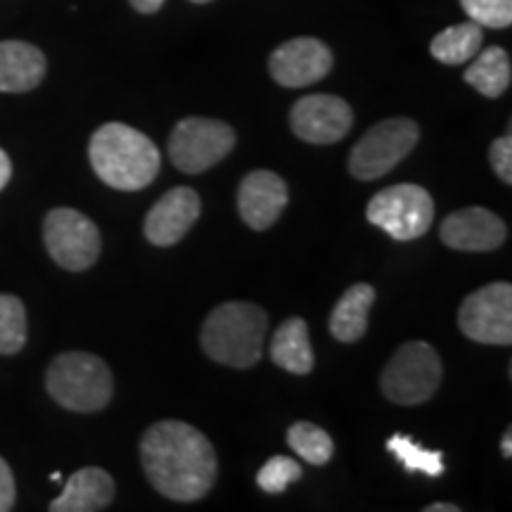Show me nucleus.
I'll list each match as a JSON object with an SVG mask.
<instances>
[{
  "label": "nucleus",
  "mask_w": 512,
  "mask_h": 512,
  "mask_svg": "<svg viewBox=\"0 0 512 512\" xmlns=\"http://www.w3.org/2000/svg\"><path fill=\"white\" fill-rule=\"evenodd\" d=\"M375 304V287L368 283L351 285L339 297L330 313V332L337 342H358L368 330V313Z\"/></svg>",
  "instance_id": "obj_18"
},
{
  "label": "nucleus",
  "mask_w": 512,
  "mask_h": 512,
  "mask_svg": "<svg viewBox=\"0 0 512 512\" xmlns=\"http://www.w3.org/2000/svg\"><path fill=\"white\" fill-rule=\"evenodd\" d=\"M88 157L102 183L124 192L147 188L162 166L157 145L138 128L119 121H110L93 133Z\"/></svg>",
  "instance_id": "obj_2"
},
{
  "label": "nucleus",
  "mask_w": 512,
  "mask_h": 512,
  "mask_svg": "<svg viewBox=\"0 0 512 512\" xmlns=\"http://www.w3.org/2000/svg\"><path fill=\"white\" fill-rule=\"evenodd\" d=\"M131 5L138 12H143V15H152V12H157L159 8H162L164 0H131Z\"/></svg>",
  "instance_id": "obj_30"
},
{
  "label": "nucleus",
  "mask_w": 512,
  "mask_h": 512,
  "mask_svg": "<svg viewBox=\"0 0 512 512\" xmlns=\"http://www.w3.org/2000/svg\"><path fill=\"white\" fill-rule=\"evenodd\" d=\"M287 444L299 458L311 465H325L332 460L335 444L325 430L313 425V422H294L287 430Z\"/></svg>",
  "instance_id": "obj_23"
},
{
  "label": "nucleus",
  "mask_w": 512,
  "mask_h": 512,
  "mask_svg": "<svg viewBox=\"0 0 512 512\" xmlns=\"http://www.w3.org/2000/svg\"><path fill=\"white\" fill-rule=\"evenodd\" d=\"M387 451L394 453L408 472H422L427 477L444 475V453L420 446L408 434H394V437H389Z\"/></svg>",
  "instance_id": "obj_22"
},
{
  "label": "nucleus",
  "mask_w": 512,
  "mask_h": 512,
  "mask_svg": "<svg viewBox=\"0 0 512 512\" xmlns=\"http://www.w3.org/2000/svg\"><path fill=\"white\" fill-rule=\"evenodd\" d=\"M460 5L479 27L505 29L512 24V0H460Z\"/></svg>",
  "instance_id": "obj_26"
},
{
  "label": "nucleus",
  "mask_w": 512,
  "mask_h": 512,
  "mask_svg": "<svg viewBox=\"0 0 512 512\" xmlns=\"http://www.w3.org/2000/svg\"><path fill=\"white\" fill-rule=\"evenodd\" d=\"M202 202L192 188H174L145 216V238L157 247H171L181 242L200 219Z\"/></svg>",
  "instance_id": "obj_14"
},
{
  "label": "nucleus",
  "mask_w": 512,
  "mask_h": 512,
  "mask_svg": "<svg viewBox=\"0 0 512 512\" xmlns=\"http://www.w3.org/2000/svg\"><path fill=\"white\" fill-rule=\"evenodd\" d=\"M444 366L427 342H408L382 370V394L399 406H420L437 394Z\"/></svg>",
  "instance_id": "obj_5"
},
{
  "label": "nucleus",
  "mask_w": 512,
  "mask_h": 512,
  "mask_svg": "<svg viewBox=\"0 0 512 512\" xmlns=\"http://www.w3.org/2000/svg\"><path fill=\"white\" fill-rule=\"evenodd\" d=\"M268 316L261 306L249 302H226L216 306L204 320L200 342L209 358L228 368H252L264 356Z\"/></svg>",
  "instance_id": "obj_3"
},
{
  "label": "nucleus",
  "mask_w": 512,
  "mask_h": 512,
  "mask_svg": "<svg viewBox=\"0 0 512 512\" xmlns=\"http://www.w3.org/2000/svg\"><path fill=\"white\" fill-rule=\"evenodd\" d=\"M302 479V465L297 460L287 456H273L266 460V465L261 467L259 475H256V484L266 491V494H283L287 486Z\"/></svg>",
  "instance_id": "obj_25"
},
{
  "label": "nucleus",
  "mask_w": 512,
  "mask_h": 512,
  "mask_svg": "<svg viewBox=\"0 0 512 512\" xmlns=\"http://www.w3.org/2000/svg\"><path fill=\"white\" fill-rule=\"evenodd\" d=\"M290 126L294 136L304 143L332 145L339 143L354 126V112L347 100L337 95L316 93L294 102L290 112Z\"/></svg>",
  "instance_id": "obj_11"
},
{
  "label": "nucleus",
  "mask_w": 512,
  "mask_h": 512,
  "mask_svg": "<svg viewBox=\"0 0 512 512\" xmlns=\"http://www.w3.org/2000/svg\"><path fill=\"white\" fill-rule=\"evenodd\" d=\"M501 453L505 458L512 456V430H505L503 439H501Z\"/></svg>",
  "instance_id": "obj_32"
},
{
  "label": "nucleus",
  "mask_w": 512,
  "mask_h": 512,
  "mask_svg": "<svg viewBox=\"0 0 512 512\" xmlns=\"http://www.w3.org/2000/svg\"><path fill=\"white\" fill-rule=\"evenodd\" d=\"M15 477H12L10 465L0 458V512H8L15 505Z\"/></svg>",
  "instance_id": "obj_28"
},
{
  "label": "nucleus",
  "mask_w": 512,
  "mask_h": 512,
  "mask_svg": "<svg viewBox=\"0 0 512 512\" xmlns=\"http://www.w3.org/2000/svg\"><path fill=\"white\" fill-rule=\"evenodd\" d=\"M27 344V309L15 294H0V354L15 356Z\"/></svg>",
  "instance_id": "obj_24"
},
{
  "label": "nucleus",
  "mask_w": 512,
  "mask_h": 512,
  "mask_svg": "<svg viewBox=\"0 0 512 512\" xmlns=\"http://www.w3.org/2000/svg\"><path fill=\"white\" fill-rule=\"evenodd\" d=\"M140 463L159 494L178 503L200 501L219 475L211 441L181 420L157 422L143 434Z\"/></svg>",
  "instance_id": "obj_1"
},
{
  "label": "nucleus",
  "mask_w": 512,
  "mask_h": 512,
  "mask_svg": "<svg viewBox=\"0 0 512 512\" xmlns=\"http://www.w3.org/2000/svg\"><path fill=\"white\" fill-rule=\"evenodd\" d=\"M60 472H53V475H50V479H53V482H60Z\"/></svg>",
  "instance_id": "obj_33"
},
{
  "label": "nucleus",
  "mask_w": 512,
  "mask_h": 512,
  "mask_svg": "<svg viewBox=\"0 0 512 512\" xmlns=\"http://www.w3.org/2000/svg\"><path fill=\"white\" fill-rule=\"evenodd\" d=\"M368 221L394 240H418L434 219V200L422 185L399 183L377 192L366 209Z\"/></svg>",
  "instance_id": "obj_7"
},
{
  "label": "nucleus",
  "mask_w": 512,
  "mask_h": 512,
  "mask_svg": "<svg viewBox=\"0 0 512 512\" xmlns=\"http://www.w3.org/2000/svg\"><path fill=\"white\" fill-rule=\"evenodd\" d=\"M46 389L55 403L74 413H98L114 394L112 370L86 351H67L50 363Z\"/></svg>",
  "instance_id": "obj_4"
},
{
  "label": "nucleus",
  "mask_w": 512,
  "mask_h": 512,
  "mask_svg": "<svg viewBox=\"0 0 512 512\" xmlns=\"http://www.w3.org/2000/svg\"><path fill=\"white\" fill-rule=\"evenodd\" d=\"M484 43V31L479 24L470 22L456 24V27H448L432 38L430 43V53L434 60H439L441 64H465L475 57L479 50H482Z\"/></svg>",
  "instance_id": "obj_21"
},
{
  "label": "nucleus",
  "mask_w": 512,
  "mask_h": 512,
  "mask_svg": "<svg viewBox=\"0 0 512 512\" xmlns=\"http://www.w3.org/2000/svg\"><path fill=\"white\" fill-rule=\"evenodd\" d=\"M268 69H271L273 81L285 88L311 86L330 74L332 50L318 38H292L273 50Z\"/></svg>",
  "instance_id": "obj_12"
},
{
  "label": "nucleus",
  "mask_w": 512,
  "mask_h": 512,
  "mask_svg": "<svg viewBox=\"0 0 512 512\" xmlns=\"http://www.w3.org/2000/svg\"><path fill=\"white\" fill-rule=\"evenodd\" d=\"M114 479L102 467H81L50 503V512H98L114 501Z\"/></svg>",
  "instance_id": "obj_16"
},
{
  "label": "nucleus",
  "mask_w": 512,
  "mask_h": 512,
  "mask_svg": "<svg viewBox=\"0 0 512 512\" xmlns=\"http://www.w3.org/2000/svg\"><path fill=\"white\" fill-rule=\"evenodd\" d=\"M10 176H12V162L10 157L5 155V150H0V190L10 183Z\"/></svg>",
  "instance_id": "obj_29"
},
{
  "label": "nucleus",
  "mask_w": 512,
  "mask_h": 512,
  "mask_svg": "<svg viewBox=\"0 0 512 512\" xmlns=\"http://www.w3.org/2000/svg\"><path fill=\"white\" fill-rule=\"evenodd\" d=\"M510 79V55L498 46L479 50L475 62L465 69V81L484 98H501L510 88Z\"/></svg>",
  "instance_id": "obj_20"
},
{
  "label": "nucleus",
  "mask_w": 512,
  "mask_h": 512,
  "mask_svg": "<svg viewBox=\"0 0 512 512\" xmlns=\"http://www.w3.org/2000/svg\"><path fill=\"white\" fill-rule=\"evenodd\" d=\"M458 325L472 342L491 347L512 344V287L510 283H491L472 292L460 304Z\"/></svg>",
  "instance_id": "obj_10"
},
{
  "label": "nucleus",
  "mask_w": 512,
  "mask_h": 512,
  "mask_svg": "<svg viewBox=\"0 0 512 512\" xmlns=\"http://www.w3.org/2000/svg\"><path fill=\"white\" fill-rule=\"evenodd\" d=\"M489 159H491V166H494L496 176L501 178L505 185H512V136H510V131L498 140H494V145H491V150H489Z\"/></svg>",
  "instance_id": "obj_27"
},
{
  "label": "nucleus",
  "mask_w": 512,
  "mask_h": 512,
  "mask_svg": "<svg viewBox=\"0 0 512 512\" xmlns=\"http://www.w3.org/2000/svg\"><path fill=\"white\" fill-rule=\"evenodd\" d=\"M420 128L413 119L394 117L375 124L361 136L349 155V174L356 181H377L413 152Z\"/></svg>",
  "instance_id": "obj_6"
},
{
  "label": "nucleus",
  "mask_w": 512,
  "mask_h": 512,
  "mask_svg": "<svg viewBox=\"0 0 512 512\" xmlns=\"http://www.w3.org/2000/svg\"><path fill=\"white\" fill-rule=\"evenodd\" d=\"M446 247L458 252H494L508 238V226L501 216L484 207H467L446 216L439 228Z\"/></svg>",
  "instance_id": "obj_13"
},
{
  "label": "nucleus",
  "mask_w": 512,
  "mask_h": 512,
  "mask_svg": "<svg viewBox=\"0 0 512 512\" xmlns=\"http://www.w3.org/2000/svg\"><path fill=\"white\" fill-rule=\"evenodd\" d=\"M271 361L292 375L311 373L316 356H313L309 325H306L304 318H287L285 323L275 330L271 342Z\"/></svg>",
  "instance_id": "obj_19"
},
{
  "label": "nucleus",
  "mask_w": 512,
  "mask_h": 512,
  "mask_svg": "<svg viewBox=\"0 0 512 512\" xmlns=\"http://www.w3.org/2000/svg\"><path fill=\"white\" fill-rule=\"evenodd\" d=\"M46 55L24 41H0V93L34 91L46 76Z\"/></svg>",
  "instance_id": "obj_17"
},
{
  "label": "nucleus",
  "mask_w": 512,
  "mask_h": 512,
  "mask_svg": "<svg viewBox=\"0 0 512 512\" xmlns=\"http://www.w3.org/2000/svg\"><path fill=\"white\" fill-rule=\"evenodd\" d=\"M290 200L283 178L273 171L259 169L242 178L238 190V209L242 221L252 230H266L280 219Z\"/></svg>",
  "instance_id": "obj_15"
},
{
  "label": "nucleus",
  "mask_w": 512,
  "mask_h": 512,
  "mask_svg": "<svg viewBox=\"0 0 512 512\" xmlns=\"http://www.w3.org/2000/svg\"><path fill=\"white\" fill-rule=\"evenodd\" d=\"M425 512H460V508L453 503H432L427 505Z\"/></svg>",
  "instance_id": "obj_31"
},
{
  "label": "nucleus",
  "mask_w": 512,
  "mask_h": 512,
  "mask_svg": "<svg viewBox=\"0 0 512 512\" xmlns=\"http://www.w3.org/2000/svg\"><path fill=\"white\" fill-rule=\"evenodd\" d=\"M43 240L55 264L72 273L91 268L102 249L98 226L86 214L69 207L48 211L43 221Z\"/></svg>",
  "instance_id": "obj_9"
},
{
  "label": "nucleus",
  "mask_w": 512,
  "mask_h": 512,
  "mask_svg": "<svg viewBox=\"0 0 512 512\" xmlns=\"http://www.w3.org/2000/svg\"><path fill=\"white\" fill-rule=\"evenodd\" d=\"M235 147V131L226 121L188 117L178 121L169 138V157L183 174H202L223 162Z\"/></svg>",
  "instance_id": "obj_8"
},
{
  "label": "nucleus",
  "mask_w": 512,
  "mask_h": 512,
  "mask_svg": "<svg viewBox=\"0 0 512 512\" xmlns=\"http://www.w3.org/2000/svg\"><path fill=\"white\" fill-rule=\"evenodd\" d=\"M192 3H211V0H192Z\"/></svg>",
  "instance_id": "obj_34"
}]
</instances>
